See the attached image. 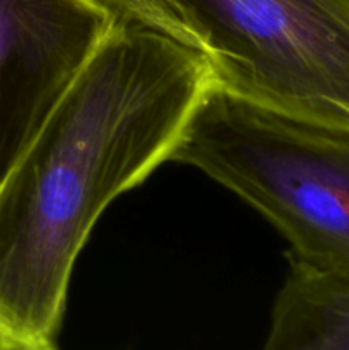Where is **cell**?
I'll return each instance as SVG.
<instances>
[{
    "label": "cell",
    "instance_id": "6",
    "mask_svg": "<svg viewBox=\"0 0 349 350\" xmlns=\"http://www.w3.org/2000/svg\"><path fill=\"white\" fill-rule=\"evenodd\" d=\"M99 2L112 9L120 21L153 27L202 51L201 41L197 40L177 7L171 3V0H99Z\"/></svg>",
    "mask_w": 349,
    "mask_h": 350
},
{
    "label": "cell",
    "instance_id": "4",
    "mask_svg": "<svg viewBox=\"0 0 349 350\" xmlns=\"http://www.w3.org/2000/svg\"><path fill=\"white\" fill-rule=\"evenodd\" d=\"M118 21L99 0H0V185Z\"/></svg>",
    "mask_w": 349,
    "mask_h": 350
},
{
    "label": "cell",
    "instance_id": "2",
    "mask_svg": "<svg viewBox=\"0 0 349 350\" xmlns=\"http://www.w3.org/2000/svg\"><path fill=\"white\" fill-rule=\"evenodd\" d=\"M255 208L289 260L349 277V130L212 84L171 159Z\"/></svg>",
    "mask_w": 349,
    "mask_h": 350
},
{
    "label": "cell",
    "instance_id": "3",
    "mask_svg": "<svg viewBox=\"0 0 349 350\" xmlns=\"http://www.w3.org/2000/svg\"><path fill=\"white\" fill-rule=\"evenodd\" d=\"M216 84L349 130V0H171Z\"/></svg>",
    "mask_w": 349,
    "mask_h": 350
},
{
    "label": "cell",
    "instance_id": "1",
    "mask_svg": "<svg viewBox=\"0 0 349 350\" xmlns=\"http://www.w3.org/2000/svg\"><path fill=\"white\" fill-rule=\"evenodd\" d=\"M214 74L118 21L0 185V350H60L72 272L109 204L171 159Z\"/></svg>",
    "mask_w": 349,
    "mask_h": 350
},
{
    "label": "cell",
    "instance_id": "5",
    "mask_svg": "<svg viewBox=\"0 0 349 350\" xmlns=\"http://www.w3.org/2000/svg\"><path fill=\"white\" fill-rule=\"evenodd\" d=\"M262 350H349V277L289 260Z\"/></svg>",
    "mask_w": 349,
    "mask_h": 350
}]
</instances>
